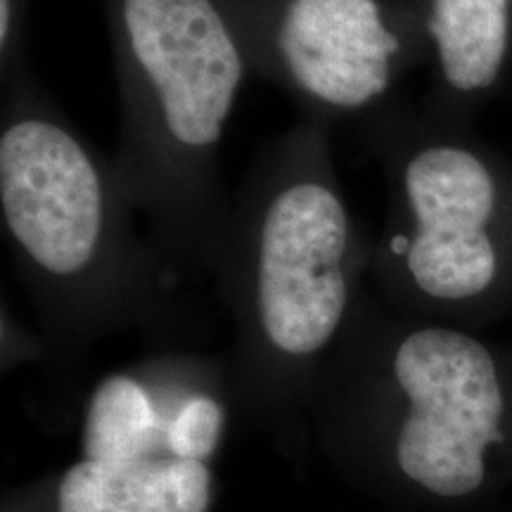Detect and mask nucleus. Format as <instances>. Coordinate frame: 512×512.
I'll use <instances>...</instances> for the list:
<instances>
[{"label": "nucleus", "instance_id": "obj_1", "mask_svg": "<svg viewBox=\"0 0 512 512\" xmlns=\"http://www.w3.org/2000/svg\"><path fill=\"white\" fill-rule=\"evenodd\" d=\"M121 107L114 162L174 271H216L221 145L249 67L219 0H102Z\"/></svg>", "mask_w": 512, "mask_h": 512}, {"label": "nucleus", "instance_id": "obj_2", "mask_svg": "<svg viewBox=\"0 0 512 512\" xmlns=\"http://www.w3.org/2000/svg\"><path fill=\"white\" fill-rule=\"evenodd\" d=\"M339 181L330 126L299 119L271 140L230 200L216 271L275 361L304 363L337 337L370 273Z\"/></svg>", "mask_w": 512, "mask_h": 512}, {"label": "nucleus", "instance_id": "obj_3", "mask_svg": "<svg viewBox=\"0 0 512 512\" xmlns=\"http://www.w3.org/2000/svg\"><path fill=\"white\" fill-rule=\"evenodd\" d=\"M114 157L64 117L31 69L3 83L0 219L12 264L50 302L110 309L166 266Z\"/></svg>", "mask_w": 512, "mask_h": 512}, {"label": "nucleus", "instance_id": "obj_4", "mask_svg": "<svg viewBox=\"0 0 512 512\" xmlns=\"http://www.w3.org/2000/svg\"><path fill=\"white\" fill-rule=\"evenodd\" d=\"M387 176V219L370 275L430 304H467L501 285L510 266V178L465 140L422 131L389 102L358 124Z\"/></svg>", "mask_w": 512, "mask_h": 512}, {"label": "nucleus", "instance_id": "obj_5", "mask_svg": "<svg viewBox=\"0 0 512 512\" xmlns=\"http://www.w3.org/2000/svg\"><path fill=\"white\" fill-rule=\"evenodd\" d=\"M249 74L273 83L304 119L373 117L411 67L422 24L399 0H219Z\"/></svg>", "mask_w": 512, "mask_h": 512}, {"label": "nucleus", "instance_id": "obj_6", "mask_svg": "<svg viewBox=\"0 0 512 512\" xmlns=\"http://www.w3.org/2000/svg\"><path fill=\"white\" fill-rule=\"evenodd\" d=\"M387 377L406 403L396 434L401 470L437 496L479 489L486 448L503 439L494 354L467 332L425 325L394 339Z\"/></svg>", "mask_w": 512, "mask_h": 512}, {"label": "nucleus", "instance_id": "obj_7", "mask_svg": "<svg viewBox=\"0 0 512 512\" xmlns=\"http://www.w3.org/2000/svg\"><path fill=\"white\" fill-rule=\"evenodd\" d=\"M211 477L174 456L83 460L62 479L60 512H207Z\"/></svg>", "mask_w": 512, "mask_h": 512}, {"label": "nucleus", "instance_id": "obj_8", "mask_svg": "<svg viewBox=\"0 0 512 512\" xmlns=\"http://www.w3.org/2000/svg\"><path fill=\"white\" fill-rule=\"evenodd\" d=\"M422 29L446 100H475L498 86L512 43V0H427Z\"/></svg>", "mask_w": 512, "mask_h": 512}, {"label": "nucleus", "instance_id": "obj_9", "mask_svg": "<svg viewBox=\"0 0 512 512\" xmlns=\"http://www.w3.org/2000/svg\"><path fill=\"white\" fill-rule=\"evenodd\" d=\"M166 444L152 396L136 377L114 375L95 389L83 422L86 460H136L157 458Z\"/></svg>", "mask_w": 512, "mask_h": 512}, {"label": "nucleus", "instance_id": "obj_10", "mask_svg": "<svg viewBox=\"0 0 512 512\" xmlns=\"http://www.w3.org/2000/svg\"><path fill=\"white\" fill-rule=\"evenodd\" d=\"M223 430V408L211 396H190L178 406L166 425V448L169 456L183 460L209 458L219 444Z\"/></svg>", "mask_w": 512, "mask_h": 512}, {"label": "nucleus", "instance_id": "obj_11", "mask_svg": "<svg viewBox=\"0 0 512 512\" xmlns=\"http://www.w3.org/2000/svg\"><path fill=\"white\" fill-rule=\"evenodd\" d=\"M29 0H0V76L3 83L27 72Z\"/></svg>", "mask_w": 512, "mask_h": 512}]
</instances>
